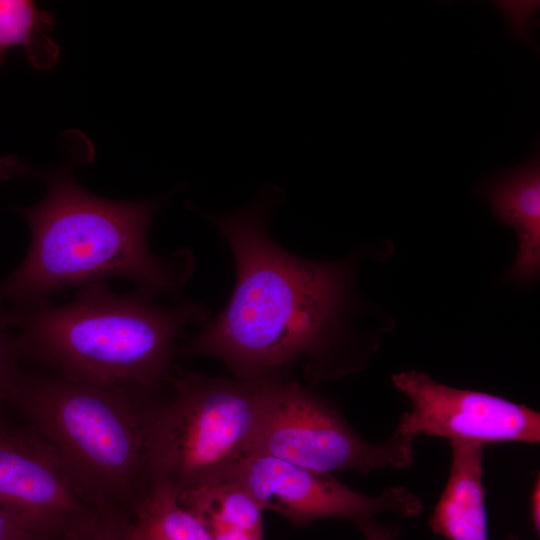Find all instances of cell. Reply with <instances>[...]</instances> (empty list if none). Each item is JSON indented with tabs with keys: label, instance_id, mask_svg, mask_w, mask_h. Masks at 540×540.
Returning <instances> with one entry per match:
<instances>
[{
	"label": "cell",
	"instance_id": "cell-1",
	"mask_svg": "<svg viewBox=\"0 0 540 540\" xmlns=\"http://www.w3.org/2000/svg\"><path fill=\"white\" fill-rule=\"evenodd\" d=\"M271 196L231 213H207L227 240L236 265L233 294L222 311L181 348L221 361L234 378L286 379L304 360L311 381L359 370L350 348L354 262L297 257L268 234Z\"/></svg>",
	"mask_w": 540,
	"mask_h": 540
},
{
	"label": "cell",
	"instance_id": "cell-2",
	"mask_svg": "<svg viewBox=\"0 0 540 540\" xmlns=\"http://www.w3.org/2000/svg\"><path fill=\"white\" fill-rule=\"evenodd\" d=\"M43 179L44 198L19 209L31 244L0 281V310L47 303L59 291L115 277L133 280L150 295H179L190 276V254L158 257L146 240L164 198L113 201L88 192L66 172L43 173Z\"/></svg>",
	"mask_w": 540,
	"mask_h": 540
},
{
	"label": "cell",
	"instance_id": "cell-3",
	"mask_svg": "<svg viewBox=\"0 0 540 540\" xmlns=\"http://www.w3.org/2000/svg\"><path fill=\"white\" fill-rule=\"evenodd\" d=\"M142 290L117 294L105 281L78 288L68 303L0 310L22 360L108 385L155 389L173 369L177 343L208 311L181 301L162 306Z\"/></svg>",
	"mask_w": 540,
	"mask_h": 540
},
{
	"label": "cell",
	"instance_id": "cell-4",
	"mask_svg": "<svg viewBox=\"0 0 540 540\" xmlns=\"http://www.w3.org/2000/svg\"><path fill=\"white\" fill-rule=\"evenodd\" d=\"M148 391L21 370L8 401L54 449L90 504H111L129 516L150 484Z\"/></svg>",
	"mask_w": 540,
	"mask_h": 540
},
{
	"label": "cell",
	"instance_id": "cell-5",
	"mask_svg": "<svg viewBox=\"0 0 540 540\" xmlns=\"http://www.w3.org/2000/svg\"><path fill=\"white\" fill-rule=\"evenodd\" d=\"M166 381L168 397L152 402L149 412L150 482L181 494L227 481L252 452L268 381L173 369Z\"/></svg>",
	"mask_w": 540,
	"mask_h": 540
},
{
	"label": "cell",
	"instance_id": "cell-6",
	"mask_svg": "<svg viewBox=\"0 0 540 540\" xmlns=\"http://www.w3.org/2000/svg\"><path fill=\"white\" fill-rule=\"evenodd\" d=\"M414 437L395 428L381 442L362 438L325 398L298 382H267L262 423L252 452L334 475L408 468ZM250 454V455H251Z\"/></svg>",
	"mask_w": 540,
	"mask_h": 540
},
{
	"label": "cell",
	"instance_id": "cell-7",
	"mask_svg": "<svg viewBox=\"0 0 540 540\" xmlns=\"http://www.w3.org/2000/svg\"><path fill=\"white\" fill-rule=\"evenodd\" d=\"M227 481L244 487L263 510L280 513L295 525L326 518L358 523L381 513L413 517L423 509L419 497L405 487L366 495L349 488L334 475L261 453L249 455Z\"/></svg>",
	"mask_w": 540,
	"mask_h": 540
},
{
	"label": "cell",
	"instance_id": "cell-8",
	"mask_svg": "<svg viewBox=\"0 0 540 540\" xmlns=\"http://www.w3.org/2000/svg\"><path fill=\"white\" fill-rule=\"evenodd\" d=\"M409 399L411 409L396 426L414 438L430 435L450 442L489 443L540 441V414L503 397L451 387L416 370L391 377Z\"/></svg>",
	"mask_w": 540,
	"mask_h": 540
},
{
	"label": "cell",
	"instance_id": "cell-9",
	"mask_svg": "<svg viewBox=\"0 0 540 540\" xmlns=\"http://www.w3.org/2000/svg\"><path fill=\"white\" fill-rule=\"evenodd\" d=\"M92 504L31 428H0V508L44 540H63Z\"/></svg>",
	"mask_w": 540,
	"mask_h": 540
},
{
	"label": "cell",
	"instance_id": "cell-10",
	"mask_svg": "<svg viewBox=\"0 0 540 540\" xmlns=\"http://www.w3.org/2000/svg\"><path fill=\"white\" fill-rule=\"evenodd\" d=\"M497 221L517 235L515 259L506 279L534 282L540 271V158L538 151L525 163L483 181L478 188Z\"/></svg>",
	"mask_w": 540,
	"mask_h": 540
},
{
	"label": "cell",
	"instance_id": "cell-11",
	"mask_svg": "<svg viewBox=\"0 0 540 540\" xmlns=\"http://www.w3.org/2000/svg\"><path fill=\"white\" fill-rule=\"evenodd\" d=\"M451 467L429 519L431 531L447 540H489L483 485L484 445L450 442Z\"/></svg>",
	"mask_w": 540,
	"mask_h": 540
},
{
	"label": "cell",
	"instance_id": "cell-12",
	"mask_svg": "<svg viewBox=\"0 0 540 540\" xmlns=\"http://www.w3.org/2000/svg\"><path fill=\"white\" fill-rule=\"evenodd\" d=\"M172 487L150 482L132 511L135 540H212L206 526L179 501Z\"/></svg>",
	"mask_w": 540,
	"mask_h": 540
},
{
	"label": "cell",
	"instance_id": "cell-13",
	"mask_svg": "<svg viewBox=\"0 0 540 540\" xmlns=\"http://www.w3.org/2000/svg\"><path fill=\"white\" fill-rule=\"evenodd\" d=\"M208 530L234 528L263 535V509L240 484L224 481L178 495Z\"/></svg>",
	"mask_w": 540,
	"mask_h": 540
},
{
	"label": "cell",
	"instance_id": "cell-14",
	"mask_svg": "<svg viewBox=\"0 0 540 540\" xmlns=\"http://www.w3.org/2000/svg\"><path fill=\"white\" fill-rule=\"evenodd\" d=\"M52 28L51 13L33 1L0 0V64L9 48L22 46L32 66L52 68L59 58V49L48 36Z\"/></svg>",
	"mask_w": 540,
	"mask_h": 540
},
{
	"label": "cell",
	"instance_id": "cell-15",
	"mask_svg": "<svg viewBox=\"0 0 540 540\" xmlns=\"http://www.w3.org/2000/svg\"><path fill=\"white\" fill-rule=\"evenodd\" d=\"M63 540H135L130 517L118 507L92 504Z\"/></svg>",
	"mask_w": 540,
	"mask_h": 540
},
{
	"label": "cell",
	"instance_id": "cell-16",
	"mask_svg": "<svg viewBox=\"0 0 540 540\" xmlns=\"http://www.w3.org/2000/svg\"><path fill=\"white\" fill-rule=\"evenodd\" d=\"M22 361L13 331L0 318V404L8 401Z\"/></svg>",
	"mask_w": 540,
	"mask_h": 540
},
{
	"label": "cell",
	"instance_id": "cell-17",
	"mask_svg": "<svg viewBox=\"0 0 540 540\" xmlns=\"http://www.w3.org/2000/svg\"><path fill=\"white\" fill-rule=\"evenodd\" d=\"M0 540H44L28 531L0 508Z\"/></svg>",
	"mask_w": 540,
	"mask_h": 540
},
{
	"label": "cell",
	"instance_id": "cell-18",
	"mask_svg": "<svg viewBox=\"0 0 540 540\" xmlns=\"http://www.w3.org/2000/svg\"><path fill=\"white\" fill-rule=\"evenodd\" d=\"M365 540H395L399 529L386 527L374 521V518L356 523Z\"/></svg>",
	"mask_w": 540,
	"mask_h": 540
},
{
	"label": "cell",
	"instance_id": "cell-19",
	"mask_svg": "<svg viewBox=\"0 0 540 540\" xmlns=\"http://www.w3.org/2000/svg\"><path fill=\"white\" fill-rule=\"evenodd\" d=\"M212 540H263V535L234 528H214L208 530Z\"/></svg>",
	"mask_w": 540,
	"mask_h": 540
},
{
	"label": "cell",
	"instance_id": "cell-20",
	"mask_svg": "<svg viewBox=\"0 0 540 540\" xmlns=\"http://www.w3.org/2000/svg\"><path fill=\"white\" fill-rule=\"evenodd\" d=\"M540 480L537 478L531 494V520L535 530L540 529Z\"/></svg>",
	"mask_w": 540,
	"mask_h": 540
}]
</instances>
